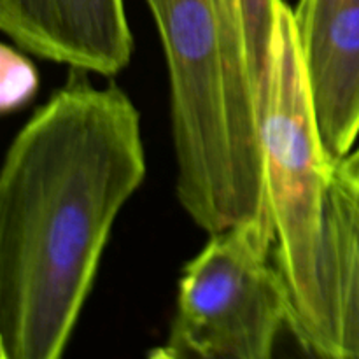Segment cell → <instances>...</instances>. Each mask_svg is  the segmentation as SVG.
Segmentation results:
<instances>
[{
  "mask_svg": "<svg viewBox=\"0 0 359 359\" xmlns=\"http://www.w3.org/2000/svg\"><path fill=\"white\" fill-rule=\"evenodd\" d=\"M147 174L119 84L70 69L11 140L0 170V356L58 359L119 212Z\"/></svg>",
  "mask_w": 359,
  "mask_h": 359,
  "instance_id": "cell-1",
  "label": "cell"
},
{
  "mask_svg": "<svg viewBox=\"0 0 359 359\" xmlns=\"http://www.w3.org/2000/svg\"><path fill=\"white\" fill-rule=\"evenodd\" d=\"M146 4L168 69L179 203L209 235L270 219L263 119L233 0Z\"/></svg>",
  "mask_w": 359,
  "mask_h": 359,
  "instance_id": "cell-2",
  "label": "cell"
},
{
  "mask_svg": "<svg viewBox=\"0 0 359 359\" xmlns=\"http://www.w3.org/2000/svg\"><path fill=\"white\" fill-rule=\"evenodd\" d=\"M273 263L287 300V330L302 349L337 359V326L326 245V207L335 165L319 140L293 30L284 4L273 42L272 76L262 123Z\"/></svg>",
  "mask_w": 359,
  "mask_h": 359,
  "instance_id": "cell-3",
  "label": "cell"
},
{
  "mask_svg": "<svg viewBox=\"0 0 359 359\" xmlns=\"http://www.w3.org/2000/svg\"><path fill=\"white\" fill-rule=\"evenodd\" d=\"M273 224L251 219L209 235L182 269L175 311L153 358L266 359L290 321L273 263Z\"/></svg>",
  "mask_w": 359,
  "mask_h": 359,
  "instance_id": "cell-4",
  "label": "cell"
},
{
  "mask_svg": "<svg viewBox=\"0 0 359 359\" xmlns=\"http://www.w3.org/2000/svg\"><path fill=\"white\" fill-rule=\"evenodd\" d=\"M291 11L319 140L339 165L359 137V0H298Z\"/></svg>",
  "mask_w": 359,
  "mask_h": 359,
  "instance_id": "cell-5",
  "label": "cell"
},
{
  "mask_svg": "<svg viewBox=\"0 0 359 359\" xmlns=\"http://www.w3.org/2000/svg\"><path fill=\"white\" fill-rule=\"evenodd\" d=\"M0 30L27 55L93 76L132 62L125 0H0Z\"/></svg>",
  "mask_w": 359,
  "mask_h": 359,
  "instance_id": "cell-6",
  "label": "cell"
},
{
  "mask_svg": "<svg viewBox=\"0 0 359 359\" xmlns=\"http://www.w3.org/2000/svg\"><path fill=\"white\" fill-rule=\"evenodd\" d=\"M326 245L337 326V359H359V184L333 167Z\"/></svg>",
  "mask_w": 359,
  "mask_h": 359,
  "instance_id": "cell-7",
  "label": "cell"
},
{
  "mask_svg": "<svg viewBox=\"0 0 359 359\" xmlns=\"http://www.w3.org/2000/svg\"><path fill=\"white\" fill-rule=\"evenodd\" d=\"M25 51L16 46L0 48V111H20L30 104L39 90V72Z\"/></svg>",
  "mask_w": 359,
  "mask_h": 359,
  "instance_id": "cell-8",
  "label": "cell"
},
{
  "mask_svg": "<svg viewBox=\"0 0 359 359\" xmlns=\"http://www.w3.org/2000/svg\"><path fill=\"white\" fill-rule=\"evenodd\" d=\"M337 167L344 172L349 179H353L354 182L359 184V146L354 147L342 161H340Z\"/></svg>",
  "mask_w": 359,
  "mask_h": 359,
  "instance_id": "cell-9",
  "label": "cell"
}]
</instances>
